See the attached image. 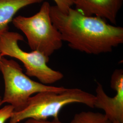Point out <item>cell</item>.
<instances>
[{
	"instance_id": "cell-1",
	"label": "cell",
	"mask_w": 123,
	"mask_h": 123,
	"mask_svg": "<svg viewBox=\"0 0 123 123\" xmlns=\"http://www.w3.org/2000/svg\"><path fill=\"white\" fill-rule=\"evenodd\" d=\"M52 22L73 49L88 54L110 53L123 43V28L101 18L87 16L71 8L67 13L56 6H50Z\"/></svg>"
},
{
	"instance_id": "cell-2",
	"label": "cell",
	"mask_w": 123,
	"mask_h": 123,
	"mask_svg": "<svg viewBox=\"0 0 123 123\" xmlns=\"http://www.w3.org/2000/svg\"><path fill=\"white\" fill-rule=\"evenodd\" d=\"M95 95L79 88H67L60 93L44 91L30 98L26 107L19 112H14L9 123H18L28 119H58L62 109L71 104L79 103L93 108Z\"/></svg>"
},
{
	"instance_id": "cell-3",
	"label": "cell",
	"mask_w": 123,
	"mask_h": 123,
	"mask_svg": "<svg viewBox=\"0 0 123 123\" xmlns=\"http://www.w3.org/2000/svg\"><path fill=\"white\" fill-rule=\"evenodd\" d=\"M0 71L5 83L4 93L1 105L9 104L13 107L14 112L24 109L30 98L34 94L44 91L60 93L67 88L45 85L31 79L23 73L20 64L13 59L2 57Z\"/></svg>"
},
{
	"instance_id": "cell-4",
	"label": "cell",
	"mask_w": 123,
	"mask_h": 123,
	"mask_svg": "<svg viewBox=\"0 0 123 123\" xmlns=\"http://www.w3.org/2000/svg\"><path fill=\"white\" fill-rule=\"evenodd\" d=\"M50 5L44 2L39 11L30 17L19 16L13 18L14 26L26 36L32 51L49 57L62 46L61 36L52 22Z\"/></svg>"
},
{
	"instance_id": "cell-5",
	"label": "cell",
	"mask_w": 123,
	"mask_h": 123,
	"mask_svg": "<svg viewBox=\"0 0 123 123\" xmlns=\"http://www.w3.org/2000/svg\"><path fill=\"white\" fill-rule=\"evenodd\" d=\"M22 35L16 32L7 31L0 35V53L2 57L7 56L20 60L26 69V74L35 77L41 83L51 85L61 80L63 74L54 70L47 64L49 57L36 51L26 52L21 49L18 44L23 41Z\"/></svg>"
},
{
	"instance_id": "cell-6",
	"label": "cell",
	"mask_w": 123,
	"mask_h": 123,
	"mask_svg": "<svg viewBox=\"0 0 123 123\" xmlns=\"http://www.w3.org/2000/svg\"><path fill=\"white\" fill-rule=\"evenodd\" d=\"M110 86L116 92L114 97L109 96L103 85L97 83L94 108L104 110L111 121L123 123V70L116 69L111 77Z\"/></svg>"
},
{
	"instance_id": "cell-7",
	"label": "cell",
	"mask_w": 123,
	"mask_h": 123,
	"mask_svg": "<svg viewBox=\"0 0 123 123\" xmlns=\"http://www.w3.org/2000/svg\"><path fill=\"white\" fill-rule=\"evenodd\" d=\"M76 10L87 16H94L115 24L123 0H71Z\"/></svg>"
},
{
	"instance_id": "cell-8",
	"label": "cell",
	"mask_w": 123,
	"mask_h": 123,
	"mask_svg": "<svg viewBox=\"0 0 123 123\" xmlns=\"http://www.w3.org/2000/svg\"><path fill=\"white\" fill-rule=\"evenodd\" d=\"M43 0H0V35L8 31L9 24L18 11Z\"/></svg>"
},
{
	"instance_id": "cell-9",
	"label": "cell",
	"mask_w": 123,
	"mask_h": 123,
	"mask_svg": "<svg viewBox=\"0 0 123 123\" xmlns=\"http://www.w3.org/2000/svg\"><path fill=\"white\" fill-rule=\"evenodd\" d=\"M70 123H112V122L104 114L83 111L75 114Z\"/></svg>"
},
{
	"instance_id": "cell-10",
	"label": "cell",
	"mask_w": 123,
	"mask_h": 123,
	"mask_svg": "<svg viewBox=\"0 0 123 123\" xmlns=\"http://www.w3.org/2000/svg\"><path fill=\"white\" fill-rule=\"evenodd\" d=\"M2 98L0 97V106ZM14 112L13 107L11 105H6L0 109V123H5L6 121L10 119Z\"/></svg>"
},
{
	"instance_id": "cell-11",
	"label": "cell",
	"mask_w": 123,
	"mask_h": 123,
	"mask_svg": "<svg viewBox=\"0 0 123 123\" xmlns=\"http://www.w3.org/2000/svg\"><path fill=\"white\" fill-rule=\"evenodd\" d=\"M62 12L67 13L73 5L71 0H53Z\"/></svg>"
},
{
	"instance_id": "cell-12",
	"label": "cell",
	"mask_w": 123,
	"mask_h": 123,
	"mask_svg": "<svg viewBox=\"0 0 123 123\" xmlns=\"http://www.w3.org/2000/svg\"><path fill=\"white\" fill-rule=\"evenodd\" d=\"M24 123H63L61 122L59 119H53L52 121H49L47 119H28Z\"/></svg>"
},
{
	"instance_id": "cell-13",
	"label": "cell",
	"mask_w": 123,
	"mask_h": 123,
	"mask_svg": "<svg viewBox=\"0 0 123 123\" xmlns=\"http://www.w3.org/2000/svg\"><path fill=\"white\" fill-rule=\"evenodd\" d=\"M112 123H120V122H119V121H114L113 122H112Z\"/></svg>"
},
{
	"instance_id": "cell-14",
	"label": "cell",
	"mask_w": 123,
	"mask_h": 123,
	"mask_svg": "<svg viewBox=\"0 0 123 123\" xmlns=\"http://www.w3.org/2000/svg\"><path fill=\"white\" fill-rule=\"evenodd\" d=\"M2 57L1 55V53H0V60H1V59Z\"/></svg>"
}]
</instances>
